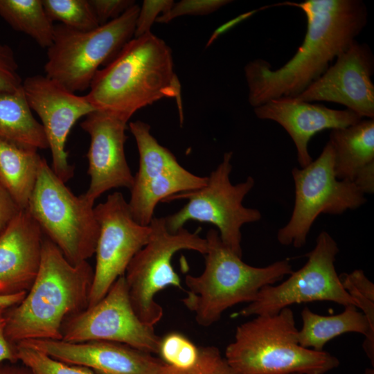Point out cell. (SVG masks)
<instances>
[{"label": "cell", "instance_id": "cell-1", "mask_svg": "<svg viewBox=\"0 0 374 374\" xmlns=\"http://www.w3.org/2000/svg\"><path fill=\"white\" fill-rule=\"evenodd\" d=\"M300 8L307 19L303 43L281 67L262 59L248 62L244 76L248 102L253 108L280 98L301 94L347 50L366 26L368 10L362 0H305L278 6Z\"/></svg>", "mask_w": 374, "mask_h": 374}, {"label": "cell", "instance_id": "cell-2", "mask_svg": "<svg viewBox=\"0 0 374 374\" xmlns=\"http://www.w3.org/2000/svg\"><path fill=\"white\" fill-rule=\"evenodd\" d=\"M89 89L85 97L96 110L127 121L140 109L174 98L183 123L181 84L171 48L151 32L127 42L96 72Z\"/></svg>", "mask_w": 374, "mask_h": 374}, {"label": "cell", "instance_id": "cell-3", "mask_svg": "<svg viewBox=\"0 0 374 374\" xmlns=\"http://www.w3.org/2000/svg\"><path fill=\"white\" fill-rule=\"evenodd\" d=\"M93 269L87 261L73 265L44 235L37 275L15 305L6 310L5 334L15 345L31 339H62V326L89 304Z\"/></svg>", "mask_w": 374, "mask_h": 374}, {"label": "cell", "instance_id": "cell-4", "mask_svg": "<svg viewBox=\"0 0 374 374\" xmlns=\"http://www.w3.org/2000/svg\"><path fill=\"white\" fill-rule=\"evenodd\" d=\"M206 240L204 271L199 276H185L188 290L181 299L202 326L213 325L224 311L237 304L251 303L263 287L275 284L293 271L287 260L263 267L245 263L222 242L216 229H209Z\"/></svg>", "mask_w": 374, "mask_h": 374}, {"label": "cell", "instance_id": "cell-5", "mask_svg": "<svg viewBox=\"0 0 374 374\" xmlns=\"http://www.w3.org/2000/svg\"><path fill=\"white\" fill-rule=\"evenodd\" d=\"M288 307L258 315L236 328L224 357L237 374H326L339 365L326 351L302 347Z\"/></svg>", "mask_w": 374, "mask_h": 374}, {"label": "cell", "instance_id": "cell-6", "mask_svg": "<svg viewBox=\"0 0 374 374\" xmlns=\"http://www.w3.org/2000/svg\"><path fill=\"white\" fill-rule=\"evenodd\" d=\"M93 204L83 194L75 195L43 158L26 209L73 265L95 253L100 227Z\"/></svg>", "mask_w": 374, "mask_h": 374}, {"label": "cell", "instance_id": "cell-7", "mask_svg": "<svg viewBox=\"0 0 374 374\" xmlns=\"http://www.w3.org/2000/svg\"><path fill=\"white\" fill-rule=\"evenodd\" d=\"M139 8L135 3L119 17L90 30L55 25L45 75L73 93L88 89L100 66L134 37Z\"/></svg>", "mask_w": 374, "mask_h": 374}, {"label": "cell", "instance_id": "cell-8", "mask_svg": "<svg viewBox=\"0 0 374 374\" xmlns=\"http://www.w3.org/2000/svg\"><path fill=\"white\" fill-rule=\"evenodd\" d=\"M232 156V152L224 154L222 162L206 177V183L202 188L173 195L162 202L188 200L177 212L164 217L170 232H177L190 220L212 224L217 228L222 242L242 257L241 227L259 221L262 215L258 209L242 204L255 185L254 179L249 176L242 182L231 184Z\"/></svg>", "mask_w": 374, "mask_h": 374}, {"label": "cell", "instance_id": "cell-9", "mask_svg": "<svg viewBox=\"0 0 374 374\" xmlns=\"http://www.w3.org/2000/svg\"><path fill=\"white\" fill-rule=\"evenodd\" d=\"M149 225V240L133 257L124 277L134 311L143 323L154 327L163 317L156 295L169 286L183 290L172 265L173 256L184 249L204 255L207 242L199 236V231L192 233L183 227L170 232L164 217H154Z\"/></svg>", "mask_w": 374, "mask_h": 374}, {"label": "cell", "instance_id": "cell-10", "mask_svg": "<svg viewBox=\"0 0 374 374\" xmlns=\"http://www.w3.org/2000/svg\"><path fill=\"white\" fill-rule=\"evenodd\" d=\"M334 163V150L328 141L314 161L304 168L292 169L294 204L289 222L277 233L282 245L302 247L320 215H341L366 202L365 194L355 183L336 177Z\"/></svg>", "mask_w": 374, "mask_h": 374}, {"label": "cell", "instance_id": "cell-11", "mask_svg": "<svg viewBox=\"0 0 374 374\" xmlns=\"http://www.w3.org/2000/svg\"><path fill=\"white\" fill-rule=\"evenodd\" d=\"M339 251L333 238L328 232L321 231L301 269L293 271L287 279L277 285L263 287L254 301L237 314L244 317L274 314L293 304L317 301L357 308L336 271L335 262Z\"/></svg>", "mask_w": 374, "mask_h": 374}, {"label": "cell", "instance_id": "cell-12", "mask_svg": "<svg viewBox=\"0 0 374 374\" xmlns=\"http://www.w3.org/2000/svg\"><path fill=\"white\" fill-rule=\"evenodd\" d=\"M129 127L137 145L139 167L134 176L128 205L133 218L148 226L159 202L202 188L207 177L194 175L181 166L175 155L152 135L149 124L136 121L130 123Z\"/></svg>", "mask_w": 374, "mask_h": 374}, {"label": "cell", "instance_id": "cell-13", "mask_svg": "<svg viewBox=\"0 0 374 374\" xmlns=\"http://www.w3.org/2000/svg\"><path fill=\"white\" fill-rule=\"evenodd\" d=\"M62 339L78 343L109 341L158 354L161 341L154 327L143 323L134 311L124 276L91 307L70 317L63 323Z\"/></svg>", "mask_w": 374, "mask_h": 374}, {"label": "cell", "instance_id": "cell-14", "mask_svg": "<svg viewBox=\"0 0 374 374\" xmlns=\"http://www.w3.org/2000/svg\"><path fill=\"white\" fill-rule=\"evenodd\" d=\"M100 231L96 265L87 308L101 300L114 283L124 276L130 261L148 242L151 229L132 217L122 193L109 195L94 207Z\"/></svg>", "mask_w": 374, "mask_h": 374}, {"label": "cell", "instance_id": "cell-15", "mask_svg": "<svg viewBox=\"0 0 374 374\" xmlns=\"http://www.w3.org/2000/svg\"><path fill=\"white\" fill-rule=\"evenodd\" d=\"M22 89L28 105L42 121L55 174L64 183L74 175L65 150L68 135L82 117L96 111L85 96H78L42 75L27 77Z\"/></svg>", "mask_w": 374, "mask_h": 374}, {"label": "cell", "instance_id": "cell-16", "mask_svg": "<svg viewBox=\"0 0 374 374\" xmlns=\"http://www.w3.org/2000/svg\"><path fill=\"white\" fill-rule=\"evenodd\" d=\"M374 55L366 43L355 40L335 62L297 99L341 104L362 118H374Z\"/></svg>", "mask_w": 374, "mask_h": 374}, {"label": "cell", "instance_id": "cell-17", "mask_svg": "<svg viewBox=\"0 0 374 374\" xmlns=\"http://www.w3.org/2000/svg\"><path fill=\"white\" fill-rule=\"evenodd\" d=\"M127 123L120 117L98 110L89 114L80 123L90 137L87 154L90 183L83 195L93 203L107 190L132 187L134 175L125 154Z\"/></svg>", "mask_w": 374, "mask_h": 374}, {"label": "cell", "instance_id": "cell-18", "mask_svg": "<svg viewBox=\"0 0 374 374\" xmlns=\"http://www.w3.org/2000/svg\"><path fill=\"white\" fill-rule=\"evenodd\" d=\"M19 343L98 374H159L164 364L152 354L114 341L31 339Z\"/></svg>", "mask_w": 374, "mask_h": 374}, {"label": "cell", "instance_id": "cell-19", "mask_svg": "<svg viewBox=\"0 0 374 374\" xmlns=\"http://www.w3.org/2000/svg\"><path fill=\"white\" fill-rule=\"evenodd\" d=\"M253 111L257 118L275 121L285 129L295 145L301 168L312 161L308 143L316 134L325 130L344 128L362 119L348 109H333L295 97L273 99L253 108Z\"/></svg>", "mask_w": 374, "mask_h": 374}, {"label": "cell", "instance_id": "cell-20", "mask_svg": "<svg viewBox=\"0 0 374 374\" xmlns=\"http://www.w3.org/2000/svg\"><path fill=\"white\" fill-rule=\"evenodd\" d=\"M44 234L27 209L0 233V295L27 292L39 271Z\"/></svg>", "mask_w": 374, "mask_h": 374}, {"label": "cell", "instance_id": "cell-21", "mask_svg": "<svg viewBox=\"0 0 374 374\" xmlns=\"http://www.w3.org/2000/svg\"><path fill=\"white\" fill-rule=\"evenodd\" d=\"M303 326L298 331L299 344L303 348L323 351L330 340L342 334L356 332L364 336L362 348L374 366V333L371 331L364 314L354 305L344 306L335 315L324 316L304 307L301 312Z\"/></svg>", "mask_w": 374, "mask_h": 374}, {"label": "cell", "instance_id": "cell-22", "mask_svg": "<svg viewBox=\"0 0 374 374\" xmlns=\"http://www.w3.org/2000/svg\"><path fill=\"white\" fill-rule=\"evenodd\" d=\"M328 141L334 150V171L338 179L354 182L363 170L374 164V118L332 130Z\"/></svg>", "mask_w": 374, "mask_h": 374}, {"label": "cell", "instance_id": "cell-23", "mask_svg": "<svg viewBox=\"0 0 374 374\" xmlns=\"http://www.w3.org/2000/svg\"><path fill=\"white\" fill-rule=\"evenodd\" d=\"M42 159L37 150L0 139V183L20 210L28 206Z\"/></svg>", "mask_w": 374, "mask_h": 374}, {"label": "cell", "instance_id": "cell-24", "mask_svg": "<svg viewBox=\"0 0 374 374\" xmlns=\"http://www.w3.org/2000/svg\"><path fill=\"white\" fill-rule=\"evenodd\" d=\"M0 139L26 148H48L43 127L34 117L22 87L0 91Z\"/></svg>", "mask_w": 374, "mask_h": 374}, {"label": "cell", "instance_id": "cell-25", "mask_svg": "<svg viewBox=\"0 0 374 374\" xmlns=\"http://www.w3.org/2000/svg\"><path fill=\"white\" fill-rule=\"evenodd\" d=\"M0 17L14 30L30 37L48 48L54 35L53 21L42 0H0Z\"/></svg>", "mask_w": 374, "mask_h": 374}, {"label": "cell", "instance_id": "cell-26", "mask_svg": "<svg viewBox=\"0 0 374 374\" xmlns=\"http://www.w3.org/2000/svg\"><path fill=\"white\" fill-rule=\"evenodd\" d=\"M53 22L78 30H90L100 26L89 0H42Z\"/></svg>", "mask_w": 374, "mask_h": 374}, {"label": "cell", "instance_id": "cell-27", "mask_svg": "<svg viewBox=\"0 0 374 374\" xmlns=\"http://www.w3.org/2000/svg\"><path fill=\"white\" fill-rule=\"evenodd\" d=\"M15 348L18 361L33 374H98L89 368L67 364L20 343L15 344Z\"/></svg>", "mask_w": 374, "mask_h": 374}, {"label": "cell", "instance_id": "cell-28", "mask_svg": "<svg viewBox=\"0 0 374 374\" xmlns=\"http://www.w3.org/2000/svg\"><path fill=\"white\" fill-rule=\"evenodd\" d=\"M199 348L180 332H172L161 337L158 355L170 366L185 369L197 360Z\"/></svg>", "mask_w": 374, "mask_h": 374}, {"label": "cell", "instance_id": "cell-29", "mask_svg": "<svg viewBox=\"0 0 374 374\" xmlns=\"http://www.w3.org/2000/svg\"><path fill=\"white\" fill-rule=\"evenodd\" d=\"M341 284L346 292L357 302L374 333V285L362 269H355L349 274L339 276Z\"/></svg>", "mask_w": 374, "mask_h": 374}, {"label": "cell", "instance_id": "cell-30", "mask_svg": "<svg viewBox=\"0 0 374 374\" xmlns=\"http://www.w3.org/2000/svg\"><path fill=\"white\" fill-rule=\"evenodd\" d=\"M159 374H237L218 348L209 346L199 348L197 362L185 369L163 364Z\"/></svg>", "mask_w": 374, "mask_h": 374}, {"label": "cell", "instance_id": "cell-31", "mask_svg": "<svg viewBox=\"0 0 374 374\" xmlns=\"http://www.w3.org/2000/svg\"><path fill=\"white\" fill-rule=\"evenodd\" d=\"M231 2L230 0H182L174 3L169 11L160 15L155 22L166 24L181 16L209 15Z\"/></svg>", "mask_w": 374, "mask_h": 374}, {"label": "cell", "instance_id": "cell-32", "mask_svg": "<svg viewBox=\"0 0 374 374\" xmlns=\"http://www.w3.org/2000/svg\"><path fill=\"white\" fill-rule=\"evenodd\" d=\"M19 65L12 48L0 42V91H15L22 87Z\"/></svg>", "mask_w": 374, "mask_h": 374}, {"label": "cell", "instance_id": "cell-33", "mask_svg": "<svg viewBox=\"0 0 374 374\" xmlns=\"http://www.w3.org/2000/svg\"><path fill=\"white\" fill-rule=\"evenodd\" d=\"M172 0H145L139 8L136 21L134 37L150 32L151 26L161 15L166 13L174 4Z\"/></svg>", "mask_w": 374, "mask_h": 374}, {"label": "cell", "instance_id": "cell-34", "mask_svg": "<svg viewBox=\"0 0 374 374\" xmlns=\"http://www.w3.org/2000/svg\"><path fill=\"white\" fill-rule=\"evenodd\" d=\"M100 25L122 15L136 3L132 0H89Z\"/></svg>", "mask_w": 374, "mask_h": 374}, {"label": "cell", "instance_id": "cell-35", "mask_svg": "<svg viewBox=\"0 0 374 374\" xmlns=\"http://www.w3.org/2000/svg\"><path fill=\"white\" fill-rule=\"evenodd\" d=\"M19 211L13 199L0 183V233Z\"/></svg>", "mask_w": 374, "mask_h": 374}, {"label": "cell", "instance_id": "cell-36", "mask_svg": "<svg viewBox=\"0 0 374 374\" xmlns=\"http://www.w3.org/2000/svg\"><path fill=\"white\" fill-rule=\"evenodd\" d=\"M8 308L0 307V363L18 362L15 345L10 344L5 334L6 310Z\"/></svg>", "mask_w": 374, "mask_h": 374}, {"label": "cell", "instance_id": "cell-37", "mask_svg": "<svg viewBox=\"0 0 374 374\" xmlns=\"http://www.w3.org/2000/svg\"><path fill=\"white\" fill-rule=\"evenodd\" d=\"M18 362H3L0 363V374H33L30 369Z\"/></svg>", "mask_w": 374, "mask_h": 374}, {"label": "cell", "instance_id": "cell-38", "mask_svg": "<svg viewBox=\"0 0 374 374\" xmlns=\"http://www.w3.org/2000/svg\"><path fill=\"white\" fill-rule=\"evenodd\" d=\"M27 292H23L16 294L1 296L0 295V307L2 308H10L13 305H17L26 296Z\"/></svg>", "mask_w": 374, "mask_h": 374}, {"label": "cell", "instance_id": "cell-39", "mask_svg": "<svg viewBox=\"0 0 374 374\" xmlns=\"http://www.w3.org/2000/svg\"><path fill=\"white\" fill-rule=\"evenodd\" d=\"M363 374H374V369L371 368H366Z\"/></svg>", "mask_w": 374, "mask_h": 374}]
</instances>
